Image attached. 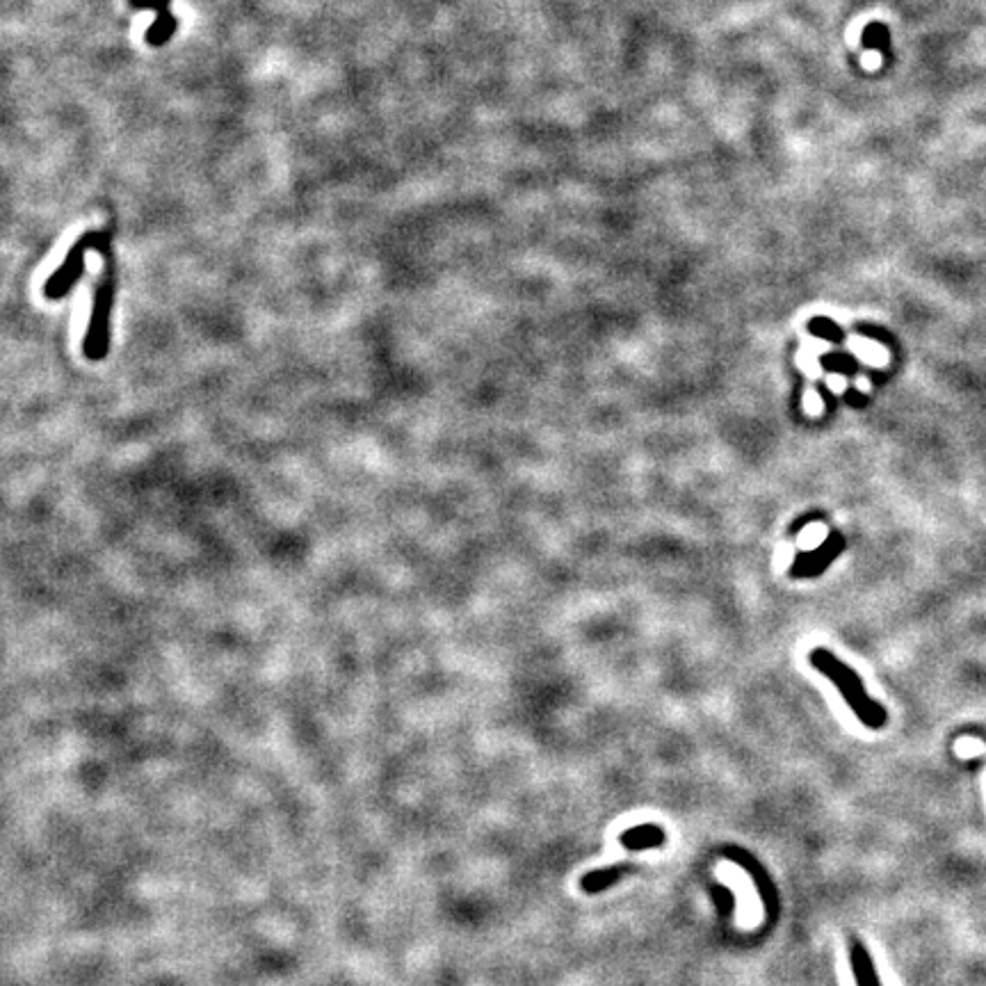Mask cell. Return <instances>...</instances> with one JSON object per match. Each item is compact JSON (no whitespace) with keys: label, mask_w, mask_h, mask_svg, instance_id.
<instances>
[{"label":"cell","mask_w":986,"mask_h":986,"mask_svg":"<svg viewBox=\"0 0 986 986\" xmlns=\"http://www.w3.org/2000/svg\"><path fill=\"white\" fill-rule=\"evenodd\" d=\"M811 665L818 669L822 676H827L831 683L836 685V690L840 692V697L845 699L847 706H850L852 713L859 717V722L863 726H868L872 731H879L886 726V708L882 703L872 701L868 697L866 688H863L861 676L854 672L852 667H847L845 662H840L834 653L827 649H815L811 651Z\"/></svg>","instance_id":"obj_1"},{"label":"cell","mask_w":986,"mask_h":986,"mask_svg":"<svg viewBox=\"0 0 986 986\" xmlns=\"http://www.w3.org/2000/svg\"><path fill=\"white\" fill-rule=\"evenodd\" d=\"M99 252L105 258V272H103L101 286H99V290H96L90 327H87V334H85V341H83L85 357L90 361H103L105 357H108V350H110V311H112V302H115V270H112V261H110V256H112L110 240L103 242Z\"/></svg>","instance_id":"obj_2"},{"label":"cell","mask_w":986,"mask_h":986,"mask_svg":"<svg viewBox=\"0 0 986 986\" xmlns=\"http://www.w3.org/2000/svg\"><path fill=\"white\" fill-rule=\"evenodd\" d=\"M108 240L110 238L105 231L85 233V236L69 249V254H67V258H64V263L60 265V268L55 270L51 277H48L46 286H44V295L48 299H62L64 295H67L69 290L74 288V284H78V279L83 277L85 254L90 252V249H101L103 242H108Z\"/></svg>","instance_id":"obj_3"},{"label":"cell","mask_w":986,"mask_h":986,"mask_svg":"<svg viewBox=\"0 0 986 986\" xmlns=\"http://www.w3.org/2000/svg\"><path fill=\"white\" fill-rule=\"evenodd\" d=\"M845 551V539L838 532H831V535L822 541V544L815 548L811 553H799L795 557L790 567V576L797 580H808V578H818L836 557Z\"/></svg>","instance_id":"obj_4"},{"label":"cell","mask_w":986,"mask_h":986,"mask_svg":"<svg viewBox=\"0 0 986 986\" xmlns=\"http://www.w3.org/2000/svg\"><path fill=\"white\" fill-rule=\"evenodd\" d=\"M128 5L135 7V10H156L158 19L151 23L147 35H144L149 46H165L172 39L179 23L169 12V0H128Z\"/></svg>","instance_id":"obj_5"},{"label":"cell","mask_w":986,"mask_h":986,"mask_svg":"<svg viewBox=\"0 0 986 986\" xmlns=\"http://www.w3.org/2000/svg\"><path fill=\"white\" fill-rule=\"evenodd\" d=\"M726 856H731V861L738 863V866L745 868L747 872H751V877H754V882H756V888H758V893H761L763 897V904H765V911L767 913H777V893H774V886L770 882V875H767V870L758 863L754 856L747 854V852H742V850H729L726 852Z\"/></svg>","instance_id":"obj_6"},{"label":"cell","mask_w":986,"mask_h":986,"mask_svg":"<svg viewBox=\"0 0 986 986\" xmlns=\"http://www.w3.org/2000/svg\"><path fill=\"white\" fill-rule=\"evenodd\" d=\"M619 843L624 845L628 852H646L665 845L667 834L665 829L658 827V824H642V827L626 829L624 834L619 836Z\"/></svg>","instance_id":"obj_7"},{"label":"cell","mask_w":986,"mask_h":986,"mask_svg":"<svg viewBox=\"0 0 986 986\" xmlns=\"http://www.w3.org/2000/svg\"><path fill=\"white\" fill-rule=\"evenodd\" d=\"M850 964H852L856 986H882L877 968L870 959V952L866 950V945H863L861 941H856V939L852 941V948H850Z\"/></svg>","instance_id":"obj_8"},{"label":"cell","mask_w":986,"mask_h":986,"mask_svg":"<svg viewBox=\"0 0 986 986\" xmlns=\"http://www.w3.org/2000/svg\"><path fill=\"white\" fill-rule=\"evenodd\" d=\"M624 872H626V868H621V866L592 870V872H587L583 879H580V888H583L587 895H598V893L608 891V888L617 884Z\"/></svg>","instance_id":"obj_9"},{"label":"cell","mask_w":986,"mask_h":986,"mask_svg":"<svg viewBox=\"0 0 986 986\" xmlns=\"http://www.w3.org/2000/svg\"><path fill=\"white\" fill-rule=\"evenodd\" d=\"M808 331H811L813 336L824 338V341H829V343H843V338H845V331L829 318H813L811 322H808Z\"/></svg>","instance_id":"obj_10"},{"label":"cell","mask_w":986,"mask_h":986,"mask_svg":"<svg viewBox=\"0 0 986 986\" xmlns=\"http://www.w3.org/2000/svg\"><path fill=\"white\" fill-rule=\"evenodd\" d=\"M710 895H713V902H715V907L719 911V916L722 918H729L733 916V909H735V895L731 888H726L722 884H717L710 888Z\"/></svg>","instance_id":"obj_11"},{"label":"cell","mask_w":986,"mask_h":986,"mask_svg":"<svg viewBox=\"0 0 986 986\" xmlns=\"http://www.w3.org/2000/svg\"><path fill=\"white\" fill-rule=\"evenodd\" d=\"M822 366L829 370H840V373L852 375L856 370V363L850 357H838V354H829V357L822 359Z\"/></svg>","instance_id":"obj_12"}]
</instances>
